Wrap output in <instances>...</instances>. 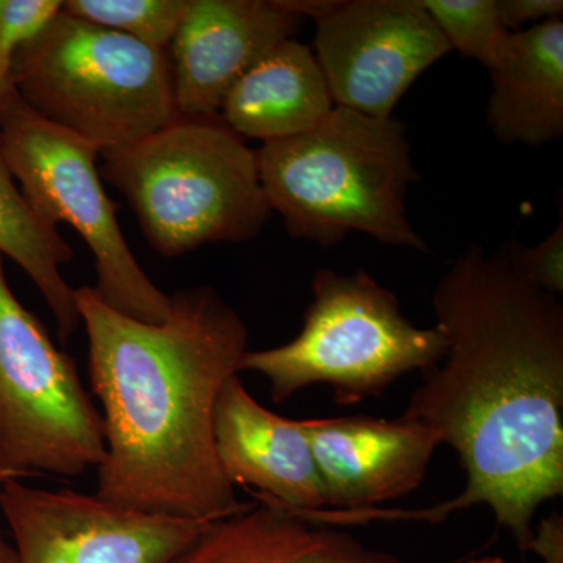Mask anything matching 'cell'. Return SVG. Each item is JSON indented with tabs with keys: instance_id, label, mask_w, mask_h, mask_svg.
Here are the masks:
<instances>
[{
	"instance_id": "7c38bea8",
	"label": "cell",
	"mask_w": 563,
	"mask_h": 563,
	"mask_svg": "<svg viewBox=\"0 0 563 563\" xmlns=\"http://www.w3.org/2000/svg\"><path fill=\"white\" fill-rule=\"evenodd\" d=\"M302 18L284 0H188L168 47L179 117H220L235 81Z\"/></svg>"
},
{
	"instance_id": "8fae6325",
	"label": "cell",
	"mask_w": 563,
	"mask_h": 563,
	"mask_svg": "<svg viewBox=\"0 0 563 563\" xmlns=\"http://www.w3.org/2000/svg\"><path fill=\"white\" fill-rule=\"evenodd\" d=\"M309 439L328 510L298 514L333 526L421 487L437 448V433L402 418L355 417L301 420Z\"/></svg>"
},
{
	"instance_id": "7a4b0ae2",
	"label": "cell",
	"mask_w": 563,
	"mask_h": 563,
	"mask_svg": "<svg viewBox=\"0 0 563 563\" xmlns=\"http://www.w3.org/2000/svg\"><path fill=\"white\" fill-rule=\"evenodd\" d=\"M88 336L91 390L102 404L103 501L135 512L213 523L242 512L214 450V410L239 376L247 329L211 287L172 296L162 322L111 309L92 287L76 290Z\"/></svg>"
},
{
	"instance_id": "3957f363",
	"label": "cell",
	"mask_w": 563,
	"mask_h": 563,
	"mask_svg": "<svg viewBox=\"0 0 563 563\" xmlns=\"http://www.w3.org/2000/svg\"><path fill=\"white\" fill-rule=\"evenodd\" d=\"M255 154L266 201L292 239L331 247L365 233L388 246L431 252L407 218V192L420 177L395 117L333 107L310 131Z\"/></svg>"
},
{
	"instance_id": "30bf717a",
	"label": "cell",
	"mask_w": 563,
	"mask_h": 563,
	"mask_svg": "<svg viewBox=\"0 0 563 563\" xmlns=\"http://www.w3.org/2000/svg\"><path fill=\"white\" fill-rule=\"evenodd\" d=\"M0 509L20 563H169L209 523L135 512L62 488L44 490L9 479Z\"/></svg>"
},
{
	"instance_id": "7402d4cb",
	"label": "cell",
	"mask_w": 563,
	"mask_h": 563,
	"mask_svg": "<svg viewBox=\"0 0 563 563\" xmlns=\"http://www.w3.org/2000/svg\"><path fill=\"white\" fill-rule=\"evenodd\" d=\"M503 24L510 32H518L526 24H542L562 18V0H496Z\"/></svg>"
},
{
	"instance_id": "6da1fadb",
	"label": "cell",
	"mask_w": 563,
	"mask_h": 563,
	"mask_svg": "<svg viewBox=\"0 0 563 563\" xmlns=\"http://www.w3.org/2000/svg\"><path fill=\"white\" fill-rule=\"evenodd\" d=\"M432 306L446 352L399 418L453 448L466 483L396 518L439 523L483 504L526 553L537 510L563 495V306L479 246L443 274Z\"/></svg>"
},
{
	"instance_id": "5bb4252c",
	"label": "cell",
	"mask_w": 563,
	"mask_h": 563,
	"mask_svg": "<svg viewBox=\"0 0 563 563\" xmlns=\"http://www.w3.org/2000/svg\"><path fill=\"white\" fill-rule=\"evenodd\" d=\"M169 563H401L335 526L265 501L203 528Z\"/></svg>"
},
{
	"instance_id": "603a6c76",
	"label": "cell",
	"mask_w": 563,
	"mask_h": 563,
	"mask_svg": "<svg viewBox=\"0 0 563 563\" xmlns=\"http://www.w3.org/2000/svg\"><path fill=\"white\" fill-rule=\"evenodd\" d=\"M528 551L536 553L543 563H563V517L553 512L533 529Z\"/></svg>"
},
{
	"instance_id": "9c48e42d",
	"label": "cell",
	"mask_w": 563,
	"mask_h": 563,
	"mask_svg": "<svg viewBox=\"0 0 563 563\" xmlns=\"http://www.w3.org/2000/svg\"><path fill=\"white\" fill-rule=\"evenodd\" d=\"M314 58L333 106L388 120L413 81L451 52L421 0H335Z\"/></svg>"
},
{
	"instance_id": "cb8c5ba5",
	"label": "cell",
	"mask_w": 563,
	"mask_h": 563,
	"mask_svg": "<svg viewBox=\"0 0 563 563\" xmlns=\"http://www.w3.org/2000/svg\"><path fill=\"white\" fill-rule=\"evenodd\" d=\"M21 474L13 468L11 465L9 457H7L5 450H3L2 439H0V487L5 481L9 479H20Z\"/></svg>"
},
{
	"instance_id": "d4e9b609",
	"label": "cell",
	"mask_w": 563,
	"mask_h": 563,
	"mask_svg": "<svg viewBox=\"0 0 563 563\" xmlns=\"http://www.w3.org/2000/svg\"><path fill=\"white\" fill-rule=\"evenodd\" d=\"M0 563H20L18 562L16 548L3 537L0 531Z\"/></svg>"
},
{
	"instance_id": "9a60e30c",
	"label": "cell",
	"mask_w": 563,
	"mask_h": 563,
	"mask_svg": "<svg viewBox=\"0 0 563 563\" xmlns=\"http://www.w3.org/2000/svg\"><path fill=\"white\" fill-rule=\"evenodd\" d=\"M333 107L312 47L290 38L266 52L235 81L220 118L242 139L265 144L310 131Z\"/></svg>"
},
{
	"instance_id": "8992f818",
	"label": "cell",
	"mask_w": 563,
	"mask_h": 563,
	"mask_svg": "<svg viewBox=\"0 0 563 563\" xmlns=\"http://www.w3.org/2000/svg\"><path fill=\"white\" fill-rule=\"evenodd\" d=\"M299 335L272 350L246 351L240 373L262 374L276 404L312 385L331 388L339 404L383 398L396 380L428 372L442 361L448 342L437 325L407 320L395 292L363 269H320Z\"/></svg>"
},
{
	"instance_id": "ffe728a7",
	"label": "cell",
	"mask_w": 563,
	"mask_h": 563,
	"mask_svg": "<svg viewBox=\"0 0 563 563\" xmlns=\"http://www.w3.org/2000/svg\"><path fill=\"white\" fill-rule=\"evenodd\" d=\"M60 0H0V118L14 95L13 66L22 44L62 10Z\"/></svg>"
},
{
	"instance_id": "ba28073f",
	"label": "cell",
	"mask_w": 563,
	"mask_h": 563,
	"mask_svg": "<svg viewBox=\"0 0 563 563\" xmlns=\"http://www.w3.org/2000/svg\"><path fill=\"white\" fill-rule=\"evenodd\" d=\"M0 439L13 468L77 477L106 455L76 363L11 291L0 255Z\"/></svg>"
},
{
	"instance_id": "ac0fdd59",
	"label": "cell",
	"mask_w": 563,
	"mask_h": 563,
	"mask_svg": "<svg viewBox=\"0 0 563 563\" xmlns=\"http://www.w3.org/2000/svg\"><path fill=\"white\" fill-rule=\"evenodd\" d=\"M451 51L495 69L509 51L512 33L503 24L496 0H421Z\"/></svg>"
},
{
	"instance_id": "44dd1931",
	"label": "cell",
	"mask_w": 563,
	"mask_h": 563,
	"mask_svg": "<svg viewBox=\"0 0 563 563\" xmlns=\"http://www.w3.org/2000/svg\"><path fill=\"white\" fill-rule=\"evenodd\" d=\"M510 268L532 287L550 295L563 292V221L536 246L518 242L504 244L499 252Z\"/></svg>"
},
{
	"instance_id": "e0dca14e",
	"label": "cell",
	"mask_w": 563,
	"mask_h": 563,
	"mask_svg": "<svg viewBox=\"0 0 563 563\" xmlns=\"http://www.w3.org/2000/svg\"><path fill=\"white\" fill-rule=\"evenodd\" d=\"M0 255L24 269L46 299L63 342L80 324L76 290L62 276L60 268L73 261L74 252L57 228L40 220L11 176L0 147Z\"/></svg>"
},
{
	"instance_id": "4fadbf2b",
	"label": "cell",
	"mask_w": 563,
	"mask_h": 563,
	"mask_svg": "<svg viewBox=\"0 0 563 563\" xmlns=\"http://www.w3.org/2000/svg\"><path fill=\"white\" fill-rule=\"evenodd\" d=\"M214 450L229 483L247 488L258 501L295 514L328 510L301 420H288L263 407L239 376L225 383L218 398Z\"/></svg>"
},
{
	"instance_id": "2e32d148",
	"label": "cell",
	"mask_w": 563,
	"mask_h": 563,
	"mask_svg": "<svg viewBox=\"0 0 563 563\" xmlns=\"http://www.w3.org/2000/svg\"><path fill=\"white\" fill-rule=\"evenodd\" d=\"M487 122L504 144L543 146L563 133L562 18L512 33L506 57L488 70Z\"/></svg>"
},
{
	"instance_id": "52a82bcc",
	"label": "cell",
	"mask_w": 563,
	"mask_h": 563,
	"mask_svg": "<svg viewBox=\"0 0 563 563\" xmlns=\"http://www.w3.org/2000/svg\"><path fill=\"white\" fill-rule=\"evenodd\" d=\"M0 147L33 213L52 228L68 224L90 247L99 298L133 320L165 321L172 296L143 272L122 235L96 166L101 154L33 113L16 91L0 118Z\"/></svg>"
},
{
	"instance_id": "d6986e66",
	"label": "cell",
	"mask_w": 563,
	"mask_h": 563,
	"mask_svg": "<svg viewBox=\"0 0 563 563\" xmlns=\"http://www.w3.org/2000/svg\"><path fill=\"white\" fill-rule=\"evenodd\" d=\"M188 0H66L62 10L106 31L168 51Z\"/></svg>"
},
{
	"instance_id": "484cf974",
	"label": "cell",
	"mask_w": 563,
	"mask_h": 563,
	"mask_svg": "<svg viewBox=\"0 0 563 563\" xmlns=\"http://www.w3.org/2000/svg\"><path fill=\"white\" fill-rule=\"evenodd\" d=\"M466 563H507L501 555H484V558L470 559Z\"/></svg>"
},
{
	"instance_id": "277c9868",
	"label": "cell",
	"mask_w": 563,
	"mask_h": 563,
	"mask_svg": "<svg viewBox=\"0 0 563 563\" xmlns=\"http://www.w3.org/2000/svg\"><path fill=\"white\" fill-rule=\"evenodd\" d=\"M102 157L103 179L128 199L150 246L165 257L250 242L272 217L257 154L220 117H177Z\"/></svg>"
},
{
	"instance_id": "5b68a950",
	"label": "cell",
	"mask_w": 563,
	"mask_h": 563,
	"mask_svg": "<svg viewBox=\"0 0 563 563\" xmlns=\"http://www.w3.org/2000/svg\"><path fill=\"white\" fill-rule=\"evenodd\" d=\"M13 87L33 113L101 155L179 117L168 52L63 10L18 51Z\"/></svg>"
}]
</instances>
